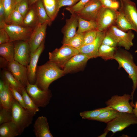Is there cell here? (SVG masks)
I'll return each instance as SVG.
<instances>
[{"mask_svg":"<svg viewBox=\"0 0 137 137\" xmlns=\"http://www.w3.org/2000/svg\"><path fill=\"white\" fill-rule=\"evenodd\" d=\"M65 74L63 69L49 61L45 64L37 67L35 84L40 89L47 90L52 82Z\"/></svg>","mask_w":137,"mask_h":137,"instance_id":"cell-1","label":"cell"},{"mask_svg":"<svg viewBox=\"0 0 137 137\" xmlns=\"http://www.w3.org/2000/svg\"><path fill=\"white\" fill-rule=\"evenodd\" d=\"M113 59L118 62V68H122L124 69L132 81L133 90L131 95L132 100L131 102L132 103L134 94L137 88V66L134 63L133 55L127 50L117 48L114 55Z\"/></svg>","mask_w":137,"mask_h":137,"instance_id":"cell-2","label":"cell"},{"mask_svg":"<svg viewBox=\"0 0 137 137\" xmlns=\"http://www.w3.org/2000/svg\"><path fill=\"white\" fill-rule=\"evenodd\" d=\"M11 112V121L17 127L20 135L25 129L32 124L35 114L22 107L14 99Z\"/></svg>","mask_w":137,"mask_h":137,"instance_id":"cell-3","label":"cell"},{"mask_svg":"<svg viewBox=\"0 0 137 137\" xmlns=\"http://www.w3.org/2000/svg\"><path fill=\"white\" fill-rule=\"evenodd\" d=\"M79 53L78 49L66 44L49 53V61L63 68L66 63L74 55Z\"/></svg>","mask_w":137,"mask_h":137,"instance_id":"cell-4","label":"cell"},{"mask_svg":"<svg viewBox=\"0 0 137 137\" xmlns=\"http://www.w3.org/2000/svg\"><path fill=\"white\" fill-rule=\"evenodd\" d=\"M137 124V118L133 113L121 112L115 118L107 123L105 130L114 133L132 124Z\"/></svg>","mask_w":137,"mask_h":137,"instance_id":"cell-5","label":"cell"},{"mask_svg":"<svg viewBox=\"0 0 137 137\" xmlns=\"http://www.w3.org/2000/svg\"><path fill=\"white\" fill-rule=\"evenodd\" d=\"M25 88L28 95L38 107H44L49 102L52 95L49 89L42 90L35 84H31L29 82Z\"/></svg>","mask_w":137,"mask_h":137,"instance_id":"cell-6","label":"cell"},{"mask_svg":"<svg viewBox=\"0 0 137 137\" xmlns=\"http://www.w3.org/2000/svg\"><path fill=\"white\" fill-rule=\"evenodd\" d=\"M107 31L115 39L118 46L123 47L126 50H129L133 46V40L135 35L132 30L125 32L119 29L116 26L113 25Z\"/></svg>","mask_w":137,"mask_h":137,"instance_id":"cell-7","label":"cell"},{"mask_svg":"<svg viewBox=\"0 0 137 137\" xmlns=\"http://www.w3.org/2000/svg\"><path fill=\"white\" fill-rule=\"evenodd\" d=\"M131 96L124 94L122 96L118 95L112 96L105 102L107 106L120 112L133 113V107L129 102Z\"/></svg>","mask_w":137,"mask_h":137,"instance_id":"cell-8","label":"cell"},{"mask_svg":"<svg viewBox=\"0 0 137 137\" xmlns=\"http://www.w3.org/2000/svg\"><path fill=\"white\" fill-rule=\"evenodd\" d=\"M117 11L102 7L96 20L97 29L106 31L115 23Z\"/></svg>","mask_w":137,"mask_h":137,"instance_id":"cell-9","label":"cell"},{"mask_svg":"<svg viewBox=\"0 0 137 137\" xmlns=\"http://www.w3.org/2000/svg\"><path fill=\"white\" fill-rule=\"evenodd\" d=\"M4 29L9 36L10 42L18 40L28 41L33 30L32 28L7 24Z\"/></svg>","mask_w":137,"mask_h":137,"instance_id":"cell-10","label":"cell"},{"mask_svg":"<svg viewBox=\"0 0 137 137\" xmlns=\"http://www.w3.org/2000/svg\"><path fill=\"white\" fill-rule=\"evenodd\" d=\"M46 23L38 24L34 27L28 41L30 56L33 54L44 40L47 26Z\"/></svg>","mask_w":137,"mask_h":137,"instance_id":"cell-11","label":"cell"},{"mask_svg":"<svg viewBox=\"0 0 137 137\" xmlns=\"http://www.w3.org/2000/svg\"><path fill=\"white\" fill-rule=\"evenodd\" d=\"M14 42V60L27 67L29 63L31 58L28 41L18 40Z\"/></svg>","mask_w":137,"mask_h":137,"instance_id":"cell-12","label":"cell"},{"mask_svg":"<svg viewBox=\"0 0 137 137\" xmlns=\"http://www.w3.org/2000/svg\"><path fill=\"white\" fill-rule=\"evenodd\" d=\"M102 7L99 0H91L76 14L84 19L96 21Z\"/></svg>","mask_w":137,"mask_h":137,"instance_id":"cell-13","label":"cell"},{"mask_svg":"<svg viewBox=\"0 0 137 137\" xmlns=\"http://www.w3.org/2000/svg\"><path fill=\"white\" fill-rule=\"evenodd\" d=\"M106 31L98 30L95 40L90 44L83 46L78 50L79 53L86 55L90 59L99 57V49L102 44Z\"/></svg>","mask_w":137,"mask_h":137,"instance_id":"cell-14","label":"cell"},{"mask_svg":"<svg viewBox=\"0 0 137 137\" xmlns=\"http://www.w3.org/2000/svg\"><path fill=\"white\" fill-rule=\"evenodd\" d=\"M8 69L18 81L26 87L28 82L27 67L14 60L8 63Z\"/></svg>","mask_w":137,"mask_h":137,"instance_id":"cell-15","label":"cell"},{"mask_svg":"<svg viewBox=\"0 0 137 137\" xmlns=\"http://www.w3.org/2000/svg\"><path fill=\"white\" fill-rule=\"evenodd\" d=\"M122 10L129 22L137 33V9L135 3L131 1L120 0Z\"/></svg>","mask_w":137,"mask_h":137,"instance_id":"cell-16","label":"cell"},{"mask_svg":"<svg viewBox=\"0 0 137 137\" xmlns=\"http://www.w3.org/2000/svg\"><path fill=\"white\" fill-rule=\"evenodd\" d=\"M90 59L86 55L80 53L73 56L66 63L63 68L65 74L80 70L86 65Z\"/></svg>","mask_w":137,"mask_h":137,"instance_id":"cell-17","label":"cell"},{"mask_svg":"<svg viewBox=\"0 0 137 137\" xmlns=\"http://www.w3.org/2000/svg\"><path fill=\"white\" fill-rule=\"evenodd\" d=\"M78 18L76 14H72L70 18L66 20L65 24L62 29L63 35V44H66L76 34Z\"/></svg>","mask_w":137,"mask_h":137,"instance_id":"cell-18","label":"cell"},{"mask_svg":"<svg viewBox=\"0 0 137 137\" xmlns=\"http://www.w3.org/2000/svg\"><path fill=\"white\" fill-rule=\"evenodd\" d=\"M44 40L36 51L31 56L29 64L27 66L28 80L29 83L34 84L36 80L37 63L40 56L44 48Z\"/></svg>","mask_w":137,"mask_h":137,"instance_id":"cell-19","label":"cell"},{"mask_svg":"<svg viewBox=\"0 0 137 137\" xmlns=\"http://www.w3.org/2000/svg\"><path fill=\"white\" fill-rule=\"evenodd\" d=\"M33 126V131L36 137H53L50 131L46 117L42 116L38 117Z\"/></svg>","mask_w":137,"mask_h":137,"instance_id":"cell-20","label":"cell"},{"mask_svg":"<svg viewBox=\"0 0 137 137\" xmlns=\"http://www.w3.org/2000/svg\"><path fill=\"white\" fill-rule=\"evenodd\" d=\"M14 99L9 85L5 83L4 87L0 89V107L11 110Z\"/></svg>","mask_w":137,"mask_h":137,"instance_id":"cell-21","label":"cell"},{"mask_svg":"<svg viewBox=\"0 0 137 137\" xmlns=\"http://www.w3.org/2000/svg\"><path fill=\"white\" fill-rule=\"evenodd\" d=\"M38 24L47 23L50 26L52 21L48 16L42 0H39L35 3L34 6Z\"/></svg>","mask_w":137,"mask_h":137,"instance_id":"cell-22","label":"cell"},{"mask_svg":"<svg viewBox=\"0 0 137 137\" xmlns=\"http://www.w3.org/2000/svg\"><path fill=\"white\" fill-rule=\"evenodd\" d=\"M2 79L5 83L9 86L14 88L22 94V90L25 87L18 81L7 69H4L2 73Z\"/></svg>","mask_w":137,"mask_h":137,"instance_id":"cell-23","label":"cell"},{"mask_svg":"<svg viewBox=\"0 0 137 137\" xmlns=\"http://www.w3.org/2000/svg\"><path fill=\"white\" fill-rule=\"evenodd\" d=\"M19 135L18 129L12 121L0 125V137H15Z\"/></svg>","mask_w":137,"mask_h":137,"instance_id":"cell-24","label":"cell"},{"mask_svg":"<svg viewBox=\"0 0 137 137\" xmlns=\"http://www.w3.org/2000/svg\"><path fill=\"white\" fill-rule=\"evenodd\" d=\"M47 13L52 21L56 17L60 8L57 0H42Z\"/></svg>","mask_w":137,"mask_h":137,"instance_id":"cell-25","label":"cell"},{"mask_svg":"<svg viewBox=\"0 0 137 137\" xmlns=\"http://www.w3.org/2000/svg\"><path fill=\"white\" fill-rule=\"evenodd\" d=\"M14 45L13 42L0 44V55L8 62L14 60Z\"/></svg>","mask_w":137,"mask_h":137,"instance_id":"cell-26","label":"cell"},{"mask_svg":"<svg viewBox=\"0 0 137 137\" xmlns=\"http://www.w3.org/2000/svg\"><path fill=\"white\" fill-rule=\"evenodd\" d=\"M117 27L121 30L125 32L134 29L126 18L124 13L120 8L117 11L116 22Z\"/></svg>","mask_w":137,"mask_h":137,"instance_id":"cell-27","label":"cell"},{"mask_svg":"<svg viewBox=\"0 0 137 137\" xmlns=\"http://www.w3.org/2000/svg\"><path fill=\"white\" fill-rule=\"evenodd\" d=\"M78 29L76 33H84L94 29H97L96 22L95 21L88 20L78 17Z\"/></svg>","mask_w":137,"mask_h":137,"instance_id":"cell-28","label":"cell"},{"mask_svg":"<svg viewBox=\"0 0 137 137\" xmlns=\"http://www.w3.org/2000/svg\"><path fill=\"white\" fill-rule=\"evenodd\" d=\"M120 113L113 109L109 110L102 112L91 120L98 121L107 124L118 116Z\"/></svg>","mask_w":137,"mask_h":137,"instance_id":"cell-29","label":"cell"},{"mask_svg":"<svg viewBox=\"0 0 137 137\" xmlns=\"http://www.w3.org/2000/svg\"><path fill=\"white\" fill-rule=\"evenodd\" d=\"M38 24V20L34 7L29 9L23 19V26L34 27Z\"/></svg>","mask_w":137,"mask_h":137,"instance_id":"cell-30","label":"cell"},{"mask_svg":"<svg viewBox=\"0 0 137 137\" xmlns=\"http://www.w3.org/2000/svg\"><path fill=\"white\" fill-rule=\"evenodd\" d=\"M117 48V47H111L102 44L99 49V57L106 60L113 59L114 55Z\"/></svg>","mask_w":137,"mask_h":137,"instance_id":"cell-31","label":"cell"},{"mask_svg":"<svg viewBox=\"0 0 137 137\" xmlns=\"http://www.w3.org/2000/svg\"><path fill=\"white\" fill-rule=\"evenodd\" d=\"M113 109L107 106L106 107L97 109L90 111H87L80 113V116L83 119L91 120L97 117L102 112L110 110Z\"/></svg>","mask_w":137,"mask_h":137,"instance_id":"cell-32","label":"cell"},{"mask_svg":"<svg viewBox=\"0 0 137 137\" xmlns=\"http://www.w3.org/2000/svg\"><path fill=\"white\" fill-rule=\"evenodd\" d=\"M22 95L26 109L36 114L39 111V108L27 93L25 88H24L22 92Z\"/></svg>","mask_w":137,"mask_h":137,"instance_id":"cell-33","label":"cell"},{"mask_svg":"<svg viewBox=\"0 0 137 137\" xmlns=\"http://www.w3.org/2000/svg\"><path fill=\"white\" fill-rule=\"evenodd\" d=\"M84 33H76L65 44L79 50L83 46Z\"/></svg>","mask_w":137,"mask_h":137,"instance_id":"cell-34","label":"cell"},{"mask_svg":"<svg viewBox=\"0 0 137 137\" xmlns=\"http://www.w3.org/2000/svg\"><path fill=\"white\" fill-rule=\"evenodd\" d=\"M24 18L22 15L15 8L7 21V24H13L23 26Z\"/></svg>","mask_w":137,"mask_h":137,"instance_id":"cell-35","label":"cell"},{"mask_svg":"<svg viewBox=\"0 0 137 137\" xmlns=\"http://www.w3.org/2000/svg\"><path fill=\"white\" fill-rule=\"evenodd\" d=\"M3 1L5 10V20L6 23L9 17L15 9L16 3L14 0H3Z\"/></svg>","mask_w":137,"mask_h":137,"instance_id":"cell-36","label":"cell"},{"mask_svg":"<svg viewBox=\"0 0 137 137\" xmlns=\"http://www.w3.org/2000/svg\"><path fill=\"white\" fill-rule=\"evenodd\" d=\"M91 0H80L74 5L66 7V10L71 14H76L79 12L85 5Z\"/></svg>","mask_w":137,"mask_h":137,"instance_id":"cell-37","label":"cell"},{"mask_svg":"<svg viewBox=\"0 0 137 137\" xmlns=\"http://www.w3.org/2000/svg\"><path fill=\"white\" fill-rule=\"evenodd\" d=\"M98 30L97 29H94L84 32L83 46L93 42L96 38Z\"/></svg>","mask_w":137,"mask_h":137,"instance_id":"cell-38","label":"cell"},{"mask_svg":"<svg viewBox=\"0 0 137 137\" xmlns=\"http://www.w3.org/2000/svg\"><path fill=\"white\" fill-rule=\"evenodd\" d=\"M28 0H22L16 4V9L24 18L29 10Z\"/></svg>","mask_w":137,"mask_h":137,"instance_id":"cell-39","label":"cell"},{"mask_svg":"<svg viewBox=\"0 0 137 137\" xmlns=\"http://www.w3.org/2000/svg\"><path fill=\"white\" fill-rule=\"evenodd\" d=\"M11 110L0 107V124L11 121Z\"/></svg>","mask_w":137,"mask_h":137,"instance_id":"cell-40","label":"cell"},{"mask_svg":"<svg viewBox=\"0 0 137 137\" xmlns=\"http://www.w3.org/2000/svg\"><path fill=\"white\" fill-rule=\"evenodd\" d=\"M102 7L117 11L120 7L119 2L117 0H99Z\"/></svg>","mask_w":137,"mask_h":137,"instance_id":"cell-41","label":"cell"},{"mask_svg":"<svg viewBox=\"0 0 137 137\" xmlns=\"http://www.w3.org/2000/svg\"><path fill=\"white\" fill-rule=\"evenodd\" d=\"M111 47H117V42L114 38L106 30L102 44Z\"/></svg>","mask_w":137,"mask_h":137,"instance_id":"cell-42","label":"cell"},{"mask_svg":"<svg viewBox=\"0 0 137 137\" xmlns=\"http://www.w3.org/2000/svg\"><path fill=\"white\" fill-rule=\"evenodd\" d=\"M9 87L14 99L21 106L26 109L22 95L13 88Z\"/></svg>","mask_w":137,"mask_h":137,"instance_id":"cell-43","label":"cell"},{"mask_svg":"<svg viewBox=\"0 0 137 137\" xmlns=\"http://www.w3.org/2000/svg\"><path fill=\"white\" fill-rule=\"evenodd\" d=\"M6 24L5 20V12L3 0H0V28L4 29Z\"/></svg>","mask_w":137,"mask_h":137,"instance_id":"cell-44","label":"cell"},{"mask_svg":"<svg viewBox=\"0 0 137 137\" xmlns=\"http://www.w3.org/2000/svg\"><path fill=\"white\" fill-rule=\"evenodd\" d=\"M10 42L9 36L4 29H0V44Z\"/></svg>","mask_w":137,"mask_h":137,"instance_id":"cell-45","label":"cell"},{"mask_svg":"<svg viewBox=\"0 0 137 137\" xmlns=\"http://www.w3.org/2000/svg\"><path fill=\"white\" fill-rule=\"evenodd\" d=\"M80 0H57L60 8L64 6H71L74 5Z\"/></svg>","mask_w":137,"mask_h":137,"instance_id":"cell-46","label":"cell"},{"mask_svg":"<svg viewBox=\"0 0 137 137\" xmlns=\"http://www.w3.org/2000/svg\"><path fill=\"white\" fill-rule=\"evenodd\" d=\"M8 62L4 58L1 56L0 57V66L2 68L4 69H6V66L7 67L8 64Z\"/></svg>","mask_w":137,"mask_h":137,"instance_id":"cell-47","label":"cell"},{"mask_svg":"<svg viewBox=\"0 0 137 137\" xmlns=\"http://www.w3.org/2000/svg\"><path fill=\"white\" fill-rule=\"evenodd\" d=\"M39 0H28L29 4L31 5L35 4L37 1Z\"/></svg>","mask_w":137,"mask_h":137,"instance_id":"cell-48","label":"cell"},{"mask_svg":"<svg viewBox=\"0 0 137 137\" xmlns=\"http://www.w3.org/2000/svg\"><path fill=\"white\" fill-rule=\"evenodd\" d=\"M104 132L103 133L99 136L98 137H105L106 136V135L107 134L108 132H109L107 130H104Z\"/></svg>","mask_w":137,"mask_h":137,"instance_id":"cell-49","label":"cell"},{"mask_svg":"<svg viewBox=\"0 0 137 137\" xmlns=\"http://www.w3.org/2000/svg\"><path fill=\"white\" fill-rule=\"evenodd\" d=\"M133 113L137 118V109L134 108L133 109Z\"/></svg>","mask_w":137,"mask_h":137,"instance_id":"cell-50","label":"cell"},{"mask_svg":"<svg viewBox=\"0 0 137 137\" xmlns=\"http://www.w3.org/2000/svg\"><path fill=\"white\" fill-rule=\"evenodd\" d=\"M133 107H134L135 109H137V101L136 102L135 104L134 105Z\"/></svg>","mask_w":137,"mask_h":137,"instance_id":"cell-51","label":"cell"},{"mask_svg":"<svg viewBox=\"0 0 137 137\" xmlns=\"http://www.w3.org/2000/svg\"><path fill=\"white\" fill-rule=\"evenodd\" d=\"M14 0L16 4L22 0Z\"/></svg>","mask_w":137,"mask_h":137,"instance_id":"cell-52","label":"cell"},{"mask_svg":"<svg viewBox=\"0 0 137 137\" xmlns=\"http://www.w3.org/2000/svg\"><path fill=\"white\" fill-rule=\"evenodd\" d=\"M122 1H126V2H129L130 1H131V0H122Z\"/></svg>","mask_w":137,"mask_h":137,"instance_id":"cell-53","label":"cell"},{"mask_svg":"<svg viewBox=\"0 0 137 137\" xmlns=\"http://www.w3.org/2000/svg\"><path fill=\"white\" fill-rule=\"evenodd\" d=\"M136 52H137V51H136Z\"/></svg>","mask_w":137,"mask_h":137,"instance_id":"cell-54","label":"cell"}]
</instances>
